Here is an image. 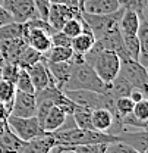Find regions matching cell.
I'll use <instances>...</instances> for the list:
<instances>
[{
	"instance_id": "1",
	"label": "cell",
	"mask_w": 148,
	"mask_h": 153,
	"mask_svg": "<svg viewBox=\"0 0 148 153\" xmlns=\"http://www.w3.org/2000/svg\"><path fill=\"white\" fill-rule=\"evenodd\" d=\"M62 90H90L101 94H109V84L103 82L93 66H90L85 62L72 63V71L69 79L63 85Z\"/></svg>"
},
{
	"instance_id": "2",
	"label": "cell",
	"mask_w": 148,
	"mask_h": 153,
	"mask_svg": "<svg viewBox=\"0 0 148 153\" xmlns=\"http://www.w3.org/2000/svg\"><path fill=\"white\" fill-rule=\"evenodd\" d=\"M56 140L57 146H81V144H107L113 141H119L117 135H111L101 131H91V130H82V128H69V130H59L52 133Z\"/></svg>"
},
{
	"instance_id": "3",
	"label": "cell",
	"mask_w": 148,
	"mask_h": 153,
	"mask_svg": "<svg viewBox=\"0 0 148 153\" xmlns=\"http://www.w3.org/2000/svg\"><path fill=\"white\" fill-rule=\"evenodd\" d=\"M6 122H7L10 131L15 134L16 137H19L22 141H29V140H32L35 137L47 134L43 130V127L40 125V122H38V119L35 116L19 118V116L9 115Z\"/></svg>"
},
{
	"instance_id": "4",
	"label": "cell",
	"mask_w": 148,
	"mask_h": 153,
	"mask_svg": "<svg viewBox=\"0 0 148 153\" xmlns=\"http://www.w3.org/2000/svg\"><path fill=\"white\" fill-rule=\"evenodd\" d=\"M93 69L95 71L97 76L106 82L110 84L111 81L119 75L120 71V57L111 50H103L95 57L93 63Z\"/></svg>"
},
{
	"instance_id": "5",
	"label": "cell",
	"mask_w": 148,
	"mask_h": 153,
	"mask_svg": "<svg viewBox=\"0 0 148 153\" xmlns=\"http://www.w3.org/2000/svg\"><path fill=\"white\" fill-rule=\"evenodd\" d=\"M122 13H123V7H120L117 12H114L111 15H90V13L81 12L82 18L88 24L95 40H98L103 36H106L107 33L119 28V21H120Z\"/></svg>"
},
{
	"instance_id": "6",
	"label": "cell",
	"mask_w": 148,
	"mask_h": 153,
	"mask_svg": "<svg viewBox=\"0 0 148 153\" xmlns=\"http://www.w3.org/2000/svg\"><path fill=\"white\" fill-rule=\"evenodd\" d=\"M119 75L123 76L133 88L141 90L142 93L147 94L148 91V74L147 68L142 66L139 62L126 59V60H120V71Z\"/></svg>"
},
{
	"instance_id": "7",
	"label": "cell",
	"mask_w": 148,
	"mask_h": 153,
	"mask_svg": "<svg viewBox=\"0 0 148 153\" xmlns=\"http://www.w3.org/2000/svg\"><path fill=\"white\" fill-rule=\"evenodd\" d=\"M0 6L4 7L15 22L24 24L29 19L40 18L34 0H0Z\"/></svg>"
},
{
	"instance_id": "8",
	"label": "cell",
	"mask_w": 148,
	"mask_h": 153,
	"mask_svg": "<svg viewBox=\"0 0 148 153\" xmlns=\"http://www.w3.org/2000/svg\"><path fill=\"white\" fill-rule=\"evenodd\" d=\"M78 16H81L79 7L68 6L63 3H54V4H50V7H49L47 22L53 31H60L66 21L72 18H78Z\"/></svg>"
},
{
	"instance_id": "9",
	"label": "cell",
	"mask_w": 148,
	"mask_h": 153,
	"mask_svg": "<svg viewBox=\"0 0 148 153\" xmlns=\"http://www.w3.org/2000/svg\"><path fill=\"white\" fill-rule=\"evenodd\" d=\"M35 111H37L35 94L24 93V91L16 90L10 115L19 116V118H31V116H35Z\"/></svg>"
},
{
	"instance_id": "10",
	"label": "cell",
	"mask_w": 148,
	"mask_h": 153,
	"mask_svg": "<svg viewBox=\"0 0 148 153\" xmlns=\"http://www.w3.org/2000/svg\"><path fill=\"white\" fill-rule=\"evenodd\" d=\"M27 47H28V43L25 41L24 37L0 41V53H1L6 63H18L19 56L22 55V52Z\"/></svg>"
},
{
	"instance_id": "11",
	"label": "cell",
	"mask_w": 148,
	"mask_h": 153,
	"mask_svg": "<svg viewBox=\"0 0 148 153\" xmlns=\"http://www.w3.org/2000/svg\"><path fill=\"white\" fill-rule=\"evenodd\" d=\"M50 33L44 31V30H38V28H31V30H24V36L25 41L28 43L29 47L35 49L40 53H47L52 49V38Z\"/></svg>"
},
{
	"instance_id": "12",
	"label": "cell",
	"mask_w": 148,
	"mask_h": 153,
	"mask_svg": "<svg viewBox=\"0 0 148 153\" xmlns=\"http://www.w3.org/2000/svg\"><path fill=\"white\" fill-rule=\"evenodd\" d=\"M119 9L117 0H85L81 3V12L90 15H111Z\"/></svg>"
},
{
	"instance_id": "13",
	"label": "cell",
	"mask_w": 148,
	"mask_h": 153,
	"mask_svg": "<svg viewBox=\"0 0 148 153\" xmlns=\"http://www.w3.org/2000/svg\"><path fill=\"white\" fill-rule=\"evenodd\" d=\"M27 71L29 74V78H31V82L34 85L35 93L41 91L43 88H46L50 84V74H49V69H47L44 56H43L41 60H38L37 63H34L32 66H29Z\"/></svg>"
},
{
	"instance_id": "14",
	"label": "cell",
	"mask_w": 148,
	"mask_h": 153,
	"mask_svg": "<svg viewBox=\"0 0 148 153\" xmlns=\"http://www.w3.org/2000/svg\"><path fill=\"white\" fill-rule=\"evenodd\" d=\"M54 146H57L56 140L52 134L47 133L44 135L35 137L29 141H25L19 153H50Z\"/></svg>"
},
{
	"instance_id": "15",
	"label": "cell",
	"mask_w": 148,
	"mask_h": 153,
	"mask_svg": "<svg viewBox=\"0 0 148 153\" xmlns=\"http://www.w3.org/2000/svg\"><path fill=\"white\" fill-rule=\"evenodd\" d=\"M117 138H119V141L129 144L130 147H133L139 153H147V143H148L147 130L123 131V133L117 134Z\"/></svg>"
},
{
	"instance_id": "16",
	"label": "cell",
	"mask_w": 148,
	"mask_h": 153,
	"mask_svg": "<svg viewBox=\"0 0 148 153\" xmlns=\"http://www.w3.org/2000/svg\"><path fill=\"white\" fill-rule=\"evenodd\" d=\"M47 69L50 72L52 78L54 79L56 87L57 88H63V85L66 84V81L69 79L71 71H72V62H46Z\"/></svg>"
},
{
	"instance_id": "17",
	"label": "cell",
	"mask_w": 148,
	"mask_h": 153,
	"mask_svg": "<svg viewBox=\"0 0 148 153\" xmlns=\"http://www.w3.org/2000/svg\"><path fill=\"white\" fill-rule=\"evenodd\" d=\"M139 15L130 9H123V13L119 21V30L122 33V36H136L139 25H141Z\"/></svg>"
},
{
	"instance_id": "18",
	"label": "cell",
	"mask_w": 148,
	"mask_h": 153,
	"mask_svg": "<svg viewBox=\"0 0 148 153\" xmlns=\"http://www.w3.org/2000/svg\"><path fill=\"white\" fill-rule=\"evenodd\" d=\"M114 118L116 116L111 114L110 111L104 109V108H98V109L91 111V122H93V127L95 131L109 134V130H110Z\"/></svg>"
},
{
	"instance_id": "19",
	"label": "cell",
	"mask_w": 148,
	"mask_h": 153,
	"mask_svg": "<svg viewBox=\"0 0 148 153\" xmlns=\"http://www.w3.org/2000/svg\"><path fill=\"white\" fill-rule=\"evenodd\" d=\"M66 118H68V115L65 114L62 109H59L57 106H53L49 111V114H47L44 122H43V130L49 134L54 133L57 130H60V127L65 124Z\"/></svg>"
},
{
	"instance_id": "20",
	"label": "cell",
	"mask_w": 148,
	"mask_h": 153,
	"mask_svg": "<svg viewBox=\"0 0 148 153\" xmlns=\"http://www.w3.org/2000/svg\"><path fill=\"white\" fill-rule=\"evenodd\" d=\"M95 43V37L93 33H81L76 37L72 38L71 47L74 50V53H79V55H85Z\"/></svg>"
},
{
	"instance_id": "21",
	"label": "cell",
	"mask_w": 148,
	"mask_h": 153,
	"mask_svg": "<svg viewBox=\"0 0 148 153\" xmlns=\"http://www.w3.org/2000/svg\"><path fill=\"white\" fill-rule=\"evenodd\" d=\"M15 93H16L15 84L0 78V103L4 105L7 115H10V112H12V105H13Z\"/></svg>"
},
{
	"instance_id": "22",
	"label": "cell",
	"mask_w": 148,
	"mask_h": 153,
	"mask_svg": "<svg viewBox=\"0 0 148 153\" xmlns=\"http://www.w3.org/2000/svg\"><path fill=\"white\" fill-rule=\"evenodd\" d=\"M136 37L139 41V59L138 62L147 68V59H148V24L147 21H141L139 30L136 33Z\"/></svg>"
},
{
	"instance_id": "23",
	"label": "cell",
	"mask_w": 148,
	"mask_h": 153,
	"mask_svg": "<svg viewBox=\"0 0 148 153\" xmlns=\"http://www.w3.org/2000/svg\"><path fill=\"white\" fill-rule=\"evenodd\" d=\"M71 116H72V119H74L75 127L82 128V130L95 131L93 127V122H91V111H90V109L82 108V106H76L74 114L71 115Z\"/></svg>"
},
{
	"instance_id": "24",
	"label": "cell",
	"mask_w": 148,
	"mask_h": 153,
	"mask_svg": "<svg viewBox=\"0 0 148 153\" xmlns=\"http://www.w3.org/2000/svg\"><path fill=\"white\" fill-rule=\"evenodd\" d=\"M46 62H68L74 56L72 47H60V46H52V49L43 55Z\"/></svg>"
},
{
	"instance_id": "25",
	"label": "cell",
	"mask_w": 148,
	"mask_h": 153,
	"mask_svg": "<svg viewBox=\"0 0 148 153\" xmlns=\"http://www.w3.org/2000/svg\"><path fill=\"white\" fill-rule=\"evenodd\" d=\"M41 59H43V53H40L35 49H32V47L28 46L22 52V55L19 56L16 65H18L19 68H22V69H28L29 66H32L34 63H37L38 60H41Z\"/></svg>"
},
{
	"instance_id": "26",
	"label": "cell",
	"mask_w": 148,
	"mask_h": 153,
	"mask_svg": "<svg viewBox=\"0 0 148 153\" xmlns=\"http://www.w3.org/2000/svg\"><path fill=\"white\" fill-rule=\"evenodd\" d=\"M24 36V24L19 22H10L6 25H0V41L3 40H10Z\"/></svg>"
},
{
	"instance_id": "27",
	"label": "cell",
	"mask_w": 148,
	"mask_h": 153,
	"mask_svg": "<svg viewBox=\"0 0 148 153\" xmlns=\"http://www.w3.org/2000/svg\"><path fill=\"white\" fill-rule=\"evenodd\" d=\"M120 7L130 9L139 15L142 21H147V1L148 0H117Z\"/></svg>"
},
{
	"instance_id": "28",
	"label": "cell",
	"mask_w": 148,
	"mask_h": 153,
	"mask_svg": "<svg viewBox=\"0 0 148 153\" xmlns=\"http://www.w3.org/2000/svg\"><path fill=\"white\" fill-rule=\"evenodd\" d=\"M15 88L18 91H24V93H31V94H35V90H34V85L31 82V78L27 69H22L19 68L18 76H16V81H15Z\"/></svg>"
},
{
	"instance_id": "29",
	"label": "cell",
	"mask_w": 148,
	"mask_h": 153,
	"mask_svg": "<svg viewBox=\"0 0 148 153\" xmlns=\"http://www.w3.org/2000/svg\"><path fill=\"white\" fill-rule=\"evenodd\" d=\"M123 38V46L126 50V55L129 56V59L136 60L139 59V41L136 36H122Z\"/></svg>"
},
{
	"instance_id": "30",
	"label": "cell",
	"mask_w": 148,
	"mask_h": 153,
	"mask_svg": "<svg viewBox=\"0 0 148 153\" xmlns=\"http://www.w3.org/2000/svg\"><path fill=\"white\" fill-rule=\"evenodd\" d=\"M60 31L63 34H66L69 38H74L78 34H81L82 33V15L78 16V18H72L69 21H66Z\"/></svg>"
},
{
	"instance_id": "31",
	"label": "cell",
	"mask_w": 148,
	"mask_h": 153,
	"mask_svg": "<svg viewBox=\"0 0 148 153\" xmlns=\"http://www.w3.org/2000/svg\"><path fill=\"white\" fill-rule=\"evenodd\" d=\"M133 105H135V103L130 100L128 96L114 99V108H116V112H117V115H119L120 118L125 116V115L130 114L132 109H133Z\"/></svg>"
},
{
	"instance_id": "32",
	"label": "cell",
	"mask_w": 148,
	"mask_h": 153,
	"mask_svg": "<svg viewBox=\"0 0 148 153\" xmlns=\"http://www.w3.org/2000/svg\"><path fill=\"white\" fill-rule=\"evenodd\" d=\"M104 153H139L135 150L133 147H130L129 144L122 143V141H113V143H107Z\"/></svg>"
},
{
	"instance_id": "33",
	"label": "cell",
	"mask_w": 148,
	"mask_h": 153,
	"mask_svg": "<svg viewBox=\"0 0 148 153\" xmlns=\"http://www.w3.org/2000/svg\"><path fill=\"white\" fill-rule=\"evenodd\" d=\"M18 72H19V66L16 63H6V62H4L3 69H1V72H0V78H1V79H6V81H10V82L15 84Z\"/></svg>"
},
{
	"instance_id": "34",
	"label": "cell",
	"mask_w": 148,
	"mask_h": 153,
	"mask_svg": "<svg viewBox=\"0 0 148 153\" xmlns=\"http://www.w3.org/2000/svg\"><path fill=\"white\" fill-rule=\"evenodd\" d=\"M132 114L135 115L138 119H141V121H148V100L147 99H142V100L136 102L133 105Z\"/></svg>"
},
{
	"instance_id": "35",
	"label": "cell",
	"mask_w": 148,
	"mask_h": 153,
	"mask_svg": "<svg viewBox=\"0 0 148 153\" xmlns=\"http://www.w3.org/2000/svg\"><path fill=\"white\" fill-rule=\"evenodd\" d=\"M52 46H60V47H71L72 38H69L66 34H63L62 31H54L52 33Z\"/></svg>"
},
{
	"instance_id": "36",
	"label": "cell",
	"mask_w": 148,
	"mask_h": 153,
	"mask_svg": "<svg viewBox=\"0 0 148 153\" xmlns=\"http://www.w3.org/2000/svg\"><path fill=\"white\" fill-rule=\"evenodd\" d=\"M34 4H35V7H37V12H38V15H40V18L47 19L50 3H49L47 0H34Z\"/></svg>"
},
{
	"instance_id": "37",
	"label": "cell",
	"mask_w": 148,
	"mask_h": 153,
	"mask_svg": "<svg viewBox=\"0 0 148 153\" xmlns=\"http://www.w3.org/2000/svg\"><path fill=\"white\" fill-rule=\"evenodd\" d=\"M10 22H13L12 15H10L4 7L0 6V25H6V24H10Z\"/></svg>"
},
{
	"instance_id": "38",
	"label": "cell",
	"mask_w": 148,
	"mask_h": 153,
	"mask_svg": "<svg viewBox=\"0 0 148 153\" xmlns=\"http://www.w3.org/2000/svg\"><path fill=\"white\" fill-rule=\"evenodd\" d=\"M128 97H129L133 103H136V102H139V100H142V99H147V94H145V93H142V91H141V90H138V88H133V90L129 93Z\"/></svg>"
},
{
	"instance_id": "39",
	"label": "cell",
	"mask_w": 148,
	"mask_h": 153,
	"mask_svg": "<svg viewBox=\"0 0 148 153\" xmlns=\"http://www.w3.org/2000/svg\"><path fill=\"white\" fill-rule=\"evenodd\" d=\"M63 4H68V6H74V7H79L81 9V3L79 0H62Z\"/></svg>"
},
{
	"instance_id": "40",
	"label": "cell",
	"mask_w": 148,
	"mask_h": 153,
	"mask_svg": "<svg viewBox=\"0 0 148 153\" xmlns=\"http://www.w3.org/2000/svg\"><path fill=\"white\" fill-rule=\"evenodd\" d=\"M7 112H6V108H4V105L3 103H0V121H6L7 119Z\"/></svg>"
},
{
	"instance_id": "41",
	"label": "cell",
	"mask_w": 148,
	"mask_h": 153,
	"mask_svg": "<svg viewBox=\"0 0 148 153\" xmlns=\"http://www.w3.org/2000/svg\"><path fill=\"white\" fill-rule=\"evenodd\" d=\"M52 153H62V147H60V146H54V147L52 149Z\"/></svg>"
},
{
	"instance_id": "42",
	"label": "cell",
	"mask_w": 148,
	"mask_h": 153,
	"mask_svg": "<svg viewBox=\"0 0 148 153\" xmlns=\"http://www.w3.org/2000/svg\"><path fill=\"white\" fill-rule=\"evenodd\" d=\"M3 65H4V59H3L1 53H0V72H1V69H3Z\"/></svg>"
},
{
	"instance_id": "43",
	"label": "cell",
	"mask_w": 148,
	"mask_h": 153,
	"mask_svg": "<svg viewBox=\"0 0 148 153\" xmlns=\"http://www.w3.org/2000/svg\"><path fill=\"white\" fill-rule=\"evenodd\" d=\"M50 4H54V3H62V0H47Z\"/></svg>"
},
{
	"instance_id": "44",
	"label": "cell",
	"mask_w": 148,
	"mask_h": 153,
	"mask_svg": "<svg viewBox=\"0 0 148 153\" xmlns=\"http://www.w3.org/2000/svg\"><path fill=\"white\" fill-rule=\"evenodd\" d=\"M82 1H85V0H79V3H82Z\"/></svg>"
},
{
	"instance_id": "45",
	"label": "cell",
	"mask_w": 148,
	"mask_h": 153,
	"mask_svg": "<svg viewBox=\"0 0 148 153\" xmlns=\"http://www.w3.org/2000/svg\"><path fill=\"white\" fill-rule=\"evenodd\" d=\"M50 153H52V152H50Z\"/></svg>"
}]
</instances>
